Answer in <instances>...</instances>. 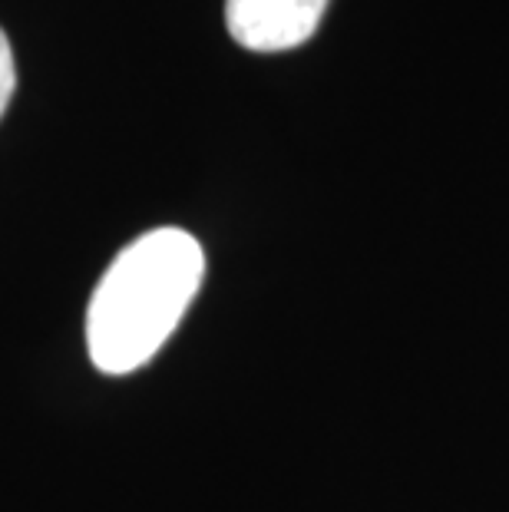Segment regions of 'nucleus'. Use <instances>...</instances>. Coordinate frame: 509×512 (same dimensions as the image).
Segmentation results:
<instances>
[{"mask_svg": "<svg viewBox=\"0 0 509 512\" xmlns=\"http://www.w3.org/2000/svg\"><path fill=\"white\" fill-rule=\"evenodd\" d=\"M205 278L202 245L182 228H153L113 258L86 311V347L100 374L146 367L186 318Z\"/></svg>", "mask_w": 509, "mask_h": 512, "instance_id": "f257e3e1", "label": "nucleus"}, {"mask_svg": "<svg viewBox=\"0 0 509 512\" xmlns=\"http://www.w3.org/2000/svg\"><path fill=\"white\" fill-rule=\"evenodd\" d=\"M331 0H225V24L238 47L281 53L318 30Z\"/></svg>", "mask_w": 509, "mask_h": 512, "instance_id": "f03ea898", "label": "nucleus"}, {"mask_svg": "<svg viewBox=\"0 0 509 512\" xmlns=\"http://www.w3.org/2000/svg\"><path fill=\"white\" fill-rule=\"evenodd\" d=\"M14 86H17L14 50H10L7 34H4V30H0V119H4L7 106H10V96H14Z\"/></svg>", "mask_w": 509, "mask_h": 512, "instance_id": "7ed1b4c3", "label": "nucleus"}]
</instances>
